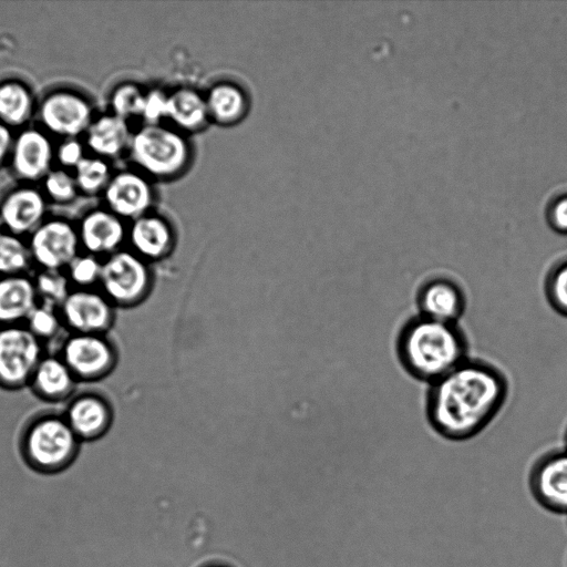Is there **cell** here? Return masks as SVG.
<instances>
[{"label":"cell","mask_w":567,"mask_h":567,"mask_svg":"<svg viewBox=\"0 0 567 567\" xmlns=\"http://www.w3.org/2000/svg\"><path fill=\"white\" fill-rule=\"evenodd\" d=\"M76 182L65 171H53L45 176V189L51 198L60 203L72 200L76 194Z\"/></svg>","instance_id":"obj_32"},{"label":"cell","mask_w":567,"mask_h":567,"mask_svg":"<svg viewBox=\"0 0 567 567\" xmlns=\"http://www.w3.org/2000/svg\"><path fill=\"white\" fill-rule=\"evenodd\" d=\"M103 259L91 254H79L64 270L72 288L92 289L99 286Z\"/></svg>","instance_id":"obj_27"},{"label":"cell","mask_w":567,"mask_h":567,"mask_svg":"<svg viewBox=\"0 0 567 567\" xmlns=\"http://www.w3.org/2000/svg\"><path fill=\"white\" fill-rule=\"evenodd\" d=\"M78 382L59 354H44L29 385L41 400L62 402L72 396Z\"/></svg>","instance_id":"obj_20"},{"label":"cell","mask_w":567,"mask_h":567,"mask_svg":"<svg viewBox=\"0 0 567 567\" xmlns=\"http://www.w3.org/2000/svg\"><path fill=\"white\" fill-rule=\"evenodd\" d=\"M532 483L544 506L567 513V449L543 457L534 468Z\"/></svg>","instance_id":"obj_15"},{"label":"cell","mask_w":567,"mask_h":567,"mask_svg":"<svg viewBox=\"0 0 567 567\" xmlns=\"http://www.w3.org/2000/svg\"><path fill=\"white\" fill-rule=\"evenodd\" d=\"M167 94L154 89L145 92L144 106L141 117L145 124H162L166 118Z\"/></svg>","instance_id":"obj_33"},{"label":"cell","mask_w":567,"mask_h":567,"mask_svg":"<svg viewBox=\"0 0 567 567\" xmlns=\"http://www.w3.org/2000/svg\"><path fill=\"white\" fill-rule=\"evenodd\" d=\"M145 92L134 83H123L112 93L111 105L114 115L127 120L141 116L144 106Z\"/></svg>","instance_id":"obj_30"},{"label":"cell","mask_w":567,"mask_h":567,"mask_svg":"<svg viewBox=\"0 0 567 567\" xmlns=\"http://www.w3.org/2000/svg\"><path fill=\"white\" fill-rule=\"evenodd\" d=\"M24 326L42 342L55 338L64 327L59 308L41 302L30 313Z\"/></svg>","instance_id":"obj_28"},{"label":"cell","mask_w":567,"mask_h":567,"mask_svg":"<svg viewBox=\"0 0 567 567\" xmlns=\"http://www.w3.org/2000/svg\"><path fill=\"white\" fill-rule=\"evenodd\" d=\"M52 156L49 138L40 131L25 130L13 142L12 168L19 178L34 182L50 173Z\"/></svg>","instance_id":"obj_16"},{"label":"cell","mask_w":567,"mask_h":567,"mask_svg":"<svg viewBox=\"0 0 567 567\" xmlns=\"http://www.w3.org/2000/svg\"><path fill=\"white\" fill-rule=\"evenodd\" d=\"M58 161L66 167H76L84 158L82 145L74 138L62 143L56 151Z\"/></svg>","instance_id":"obj_35"},{"label":"cell","mask_w":567,"mask_h":567,"mask_svg":"<svg viewBox=\"0 0 567 567\" xmlns=\"http://www.w3.org/2000/svg\"><path fill=\"white\" fill-rule=\"evenodd\" d=\"M32 262L29 246L19 236L0 235V277L28 274Z\"/></svg>","instance_id":"obj_25"},{"label":"cell","mask_w":567,"mask_h":567,"mask_svg":"<svg viewBox=\"0 0 567 567\" xmlns=\"http://www.w3.org/2000/svg\"><path fill=\"white\" fill-rule=\"evenodd\" d=\"M209 120L221 125L238 122L245 115L248 100L245 92L230 82L214 84L205 95Z\"/></svg>","instance_id":"obj_22"},{"label":"cell","mask_w":567,"mask_h":567,"mask_svg":"<svg viewBox=\"0 0 567 567\" xmlns=\"http://www.w3.org/2000/svg\"><path fill=\"white\" fill-rule=\"evenodd\" d=\"M150 286L148 267L133 250L120 249L103 259L99 289L114 306L138 303L147 295Z\"/></svg>","instance_id":"obj_5"},{"label":"cell","mask_w":567,"mask_h":567,"mask_svg":"<svg viewBox=\"0 0 567 567\" xmlns=\"http://www.w3.org/2000/svg\"><path fill=\"white\" fill-rule=\"evenodd\" d=\"M39 302L60 308L72 291L64 270H43L33 277Z\"/></svg>","instance_id":"obj_26"},{"label":"cell","mask_w":567,"mask_h":567,"mask_svg":"<svg viewBox=\"0 0 567 567\" xmlns=\"http://www.w3.org/2000/svg\"><path fill=\"white\" fill-rule=\"evenodd\" d=\"M565 441H566V449H567V431H566Z\"/></svg>","instance_id":"obj_38"},{"label":"cell","mask_w":567,"mask_h":567,"mask_svg":"<svg viewBox=\"0 0 567 567\" xmlns=\"http://www.w3.org/2000/svg\"><path fill=\"white\" fill-rule=\"evenodd\" d=\"M166 118L185 132L200 130L209 120L205 96L192 87L167 94Z\"/></svg>","instance_id":"obj_21"},{"label":"cell","mask_w":567,"mask_h":567,"mask_svg":"<svg viewBox=\"0 0 567 567\" xmlns=\"http://www.w3.org/2000/svg\"><path fill=\"white\" fill-rule=\"evenodd\" d=\"M548 221L555 231L567 235V194L553 202L548 210Z\"/></svg>","instance_id":"obj_34"},{"label":"cell","mask_w":567,"mask_h":567,"mask_svg":"<svg viewBox=\"0 0 567 567\" xmlns=\"http://www.w3.org/2000/svg\"><path fill=\"white\" fill-rule=\"evenodd\" d=\"M38 303L33 277L29 274L0 277V327L24 324Z\"/></svg>","instance_id":"obj_18"},{"label":"cell","mask_w":567,"mask_h":567,"mask_svg":"<svg viewBox=\"0 0 567 567\" xmlns=\"http://www.w3.org/2000/svg\"><path fill=\"white\" fill-rule=\"evenodd\" d=\"M130 153L145 174L158 179L176 177L190 161L186 137L163 124H144L131 137Z\"/></svg>","instance_id":"obj_4"},{"label":"cell","mask_w":567,"mask_h":567,"mask_svg":"<svg viewBox=\"0 0 567 567\" xmlns=\"http://www.w3.org/2000/svg\"><path fill=\"white\" fill-rule=\"evenodd\" d=\"M78 233L80 244L87 254L105 258L120 250L127 235L122 218L102 209L86 214Z\"/></svg>","instance_id":"obj_14"},{"label":"cell","mask_w":567,"mask_h":567,"mask_svg":"<svg viewBox=\"0 0 567 567\" xmlns=\"http://www.w3.org/2000/svg\"><path fill=\"white\" fill-rule=\"evenodd\" d=\"M3 227H4V226H3L2 221H1V218H0V235H1L2 233H4V231L2 230V229H3Z\"/></svg>","instance_id":"obj_37"},{"label":"cell","mask_w":567,"mask_h":567,"mask_svg":"<svg viewBox=\"0 0 567 567\" xmlns=\"http://www.w3.org/2000/svg\"><path fill=\"white\" fill-rule=\"evenodd\" d=\"M153 199V188L147 178L132 171L120 172L105 187L110 210L122 219L134 220L147 214Z\"/></svg>","instance_id":"obj_11"},{"label":"cell","mask_w":567,"mask_h":567,"mask_svg":"<svg viewBox=\"0 0 567 567\" xmlns=\"http://www.w3.org/2000/svg\"><path fill=\"white\" fill-rule=\"evenodd\" d=\"M110 179L109 165L101 158L84 157L75 167L76 185L86 194L105 188Z\"/></svg>","instance_id":"obj_29"},{"label":"cell","mask_w":567,"mask_h":567,"mask_svg":"<svg viewBox=\"0 0 567 567\" xmlns=\"http://www.w3.org/2000/svg\"><path fill=\"white\" fill-rule=\"evenodd\" d=\"M59 311L71 333L105 334L114 321V305L96 288H73Z\"/></svg>","instance_id":"obj_9"},{"label":"cell","mask_w":567,"mask_h":567,"mask_svg":"<svg viewBox=\"0 0 567 567\" xmlns=\"http://www.w3.org/2000/svg\"><path fill=\"white\" fill-rule=\"evenodd\" d=\"M44 354L43 342L24 324L0 327V386L29 385Z\"/></svg>","instance_id":"obj_6"},{"label":"cell","mask_w":567,"mask_h":567,"mask_svg":"<svg viewBox=\"0 0 567 567\" xmlns=\"http://www.w3.org/2000/svg\"><path fill=\"white\" fill-rule=\"evenodd\" d=\"M127 236L132 250L144 260L165 257L174 243L173 229L167 220L148 213L133 220Z\"/></svg>","instance_id":"obj_19"},{"label":"cell","mask_w":567,"mask_h":567,"mask_svg":"<svg viewBox=\"0 0 567 567\" xmlns=\"http://www.w3.org/2000/svg\"><path fill=\"white\" fill-rule=\"evenodd\" d=\"M426 415L432 427L449 440L480 433L502 409L508 382L494 365L466 359L430 384Z\"/></svg>","instance_id":"obj_1"},{"label":"cell","mask_w":567,"mask_h":567,"mask_svg":"<svg viewBox=\"0 0 567 567\" xmlns=\"http://www.w3.org/2000/svg\"><path fill=\"white\" fill-rule=\"evenodd\" d=\"M32 261L43 270H65L80 254L78 230L66 220L42 223L29 240Z\"/></svg>","instance_id":"obj_8"},{"label":"cell","mask_w":567,"mask_h":567,"mask_svg":"<svg viewBox=\"0 0 567 567\" xmlns=\"http://www.w3.org/2000/svg\"><path fill=\"white\" fill-rule=\"evenodd\" d=\"M13 142L9 126L0 122V164L12 150Z\"/></svg>","instance_id":"obj_36"},{"label":"cell","mask_w":567,"mask_h":567,"mask_svg":"<svg viewBox=\"0 0 567 567\" xmlns=\"http://www.w3.org/2000/svg\"><path fill=\"white\" fill-rule=\"evenodd\" d=\"M86 142L94 153L114 157L131 142L128 125L114 114L103 115L91 123Z\"/></svg>","instance_id":"obj_23"},{"label":"cell","mask_w":567,"mask_h":567,"mask_svg":"<svg viewBox=\"0 0 567 567\" xmlns=\"http://www.w3.org/2000/svg\"><path fill=\"white\" fill-rule=\"evenodd\" d=\"M63 415L81 442L102 437L113 420L111 404L96 392H83L73 396Z\"/></svg>","instance_id":"obj_12"},{"label":"cell","mask_w":567,"mask_h":567,"mask_svg":"<svg viewBox=\"0 0 567 567\" xmlns=\"http://www.w3.org/2000/svg\"><path fill=\"white\" fill-rule=\"evenodd\" d=\"M45 202L40 192L30 187L9 193L0 205L3 226L13 235L32 234L42 223Z\"/></svg>","instance_id":"obj_17"},{"label":"cell","mask_w":567,"mask_h":567,"mask_svg":"<svg viewBox=\"0 0 567 567\" xmlns=\"http://www.w3.org/2000/svg\"><path fill=\"white\" fill-rule=\"evenodd\" d=\"M33 97L21 82L8 80L0 83V122L7 126H20L32 115Z\"/></svg>","instance_id":"obj_24"},{"label":"cell","mask_w":567,"mask_h":567,"mask_svg":"<svg viewBox=\"0 0 567 567\" xmlns=\"http://www.w3.org/2000/svg\"><path fill=\"white\" fill-rule=\"evenodd\" d=\"M416 302L420 315L447 323L462 317L466 299L462 288L446 277H434L419 289Z\"/></svg>","instance_id":"obj_13"},{"label":"cell","mask_w":567,"mask_h":567,"mask_svg":"<svg viewBox=\"0 0 567 567\" xmlns=\"http://www.w3.org/2000/svg\"><path fill=\"white\" fill-rule=\"evenodd\" d=\"M81 441L63 414L44 413L24 427L20 447L25 463L42 474H55L76 458Z\"/></svg>","instance_id":"obj_3"},{"label":"cell","mask_w":567,"mask_h":567,"mask_svg":"<svg viewBox=\"0 0 567 567\" xmlns=\"http://www.w3.org/2000/svg\"><path fill=\"white\" fill-rule=\"evenodd\" d=\"M40 118L50 132L75 137L87 131L92 123L89 101L72 91L58 90L47 95L40 105Z\"/></svg>","instance_id":"obj_10"},{"label":"cell","mask_w":567,"mask_h":567,"mask_svg":"<svg viewBox=\"0 0 567 567\" xmlns=\"http://www.w3.org/2000/svg\"><path fill=\"white\" fill-rule=\"evenodd\" d=\"M79 382H95L111 373L116 351L105 334L70 333L58 353Z\"/></svg>","instance_id":"obj_7"},{"label":"cell","mask_w":567,"mask_h":567,"mask_svg":"<svg viewBox=\"0 0 567 567\" xmlns=\"http://www.w3.org/2000/svg\"><path fill=\"white\" fill-rule=\"evenodd\" d=\"M396 353L409 374L432 384L467 359V343L456 323L419 315L400 330Z\"/></svg>","instance_id":"obj_2"},{"label":"cell","mask_w":567,"mask_h":567,"mask_svg":"<svg viewBox=\"0 0 567 567\" xmlns=\"http://www.w3.org/2000/svg\"><path fill=\"white\" fill-rule=\"evenodd\" d=\"M545 293L553 309L567 317V259L555 265L548 272Z\"/></svg>","instance_id":"obj_31"}]
</instances>
